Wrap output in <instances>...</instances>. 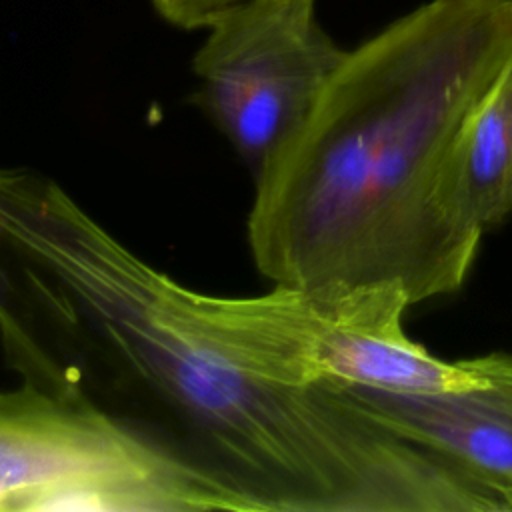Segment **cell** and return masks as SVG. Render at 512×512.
Masks as SVG:
<instances>
[{"label": "cell", "instance_id": "1", "mask_svg": "<svg viewBox=\"0 0 512 512\" xmlns=\"http://www.w3.org/2000/svg\"><path fill=\"white\" fill-rule=\"evenodd\" d=\"M8 366L132 440L192 498L234 512H500L502 498L342 386L268 380L56 180L0 166Z\"/></svg>", "mask_w": 512, "mask_h": 512}, {"label": "cell", "instance_id": "5", "mask_svg": "<svg viewBox=\"0 0 512 512\" xmlns=\"http://www.w3.org/2000/svg\"><path fill=\"white\" fill-rule=\"evenodd\" d=\"M196 510L190 494L104 420L22 382L0 388V512Z\"/></svg>", "mask_w": 512, "mask_h": 512}, {"label": "cell", "instance_id": "4", "mask_svg": "<svg viewBox=\"0 0 512 512\" xmlns=\"http://www.w3.org/2000/svg\"><path fill=\"white\" fill-rule=\"evenodd\" d=\"M316 0H248L208 26L194 54L192 102L252 168L302 124L346 50L314 14Z\"/></svg>", "mask_w": 512, "mask_h": 512}, {"label": "cell", "instance_id": "8", "mask_svg": "<svg viewBox=\"0 0 512 512\" xmlns=\"http://www.w3.org/2000/svg\"><path fill=\"white\" fill-rule=\"evenodd\" d=\"M248 0H152L154 10L182 30L208 28L226 10Z\"/></svg>", "mask_w": 512, "mask_h": 512}, {"label": "cell", "instance_id": "2", "mask_svg": "<svg viewBox=\"0 0 512 512\" xmlns=\"http://www.w3.org/2000/svg\"><path fill=\"white\" fill-rule=\"evenodd\" d=\"M512 58V0H430L346 50L254 174L248 246L272 284L458 290L482 234L444 202L460 126Z\"/></svg>", "mask_w": 512, "mask_h": 512}, {"label": "cell", "instance_id": "7", "mask_svg": "<svg viewBox=\"0 0 512 512\" xmlns=\"http://www.w3.org/2000/svg\"><path fill=\"white\" fill-rule=\"evenodd\" d=\"M442 190L450 214L480 234L512 212V58L454 136Z\"/></svg>", "mask_w": 512, "mask_h": 512}, {"label": "cell", "instance_id": "3", "mask_svg": "<svg viewBox=\"0 0 512 512\" xmlns=\"http://www.w3.org/2000/svg\"><path fill=\"white\" fill-rule=\"evenodd\" d=\"M200 322L256 374L292 386L454 392L484 382L474 360L446 362L410 340L398 284L316 294L274 284L256 296L192 290Z\"/></svg>", "mask_w": 512, "mask_h": 512}, {"label": "cell", "instance_id": "6", "mask_svg": "<svg viewBox=\"0 0 512 512\" xmlns=\"http://www.w3.org/2000/svg\"><path fill=\"white\" fill-rule=\"evenodd\" d=\"M472 360L484 382L466 390L342 388L378 422L442 454L498 492L512 512V352Z\"/></svg>", "mask_w": 512, "mask_h": 512}]
</instances>
